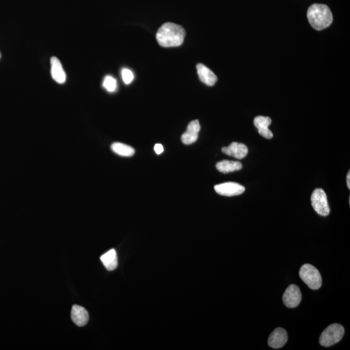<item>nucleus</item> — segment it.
<instances>
[{"mask_svg": "<svg viewBox=\"0 0 350 350\" xmlns=\"http://www.w3.org/2000/svg\"><path fill=\"white\" fill-rule=\"evenodd\" d=\"M216 191L221 195L232 196L241 195L245 191V187L236 182H225L216 185Z\"/></svg>", "mask_w": 350, "mask_h": 350, "instance_id": "obj_7", "label": "nucleus"}, {"mask_svg": "<svg viewBox=\"0 0 350 350\" xmlns=\"http://www.w3.org/2000/svg\"><path fill=\"white\" fill-rule=\"evenodd\" d=\"M300 277L305 284L313 290H317L322 286L321 274L315 266L310 264H305L300 268Z\"/></svg>", "mask_w": 350, "mask_h": 350, "instance_id": "obj_3", "label": "nucleus"}, {"mask_svg": "<svg viewBox=\"0 0 350 350\" xmlns=\"http://www.w3.org/2000/svg\"><path fill=\"white\" fill-rule=\"evenodd\" d=\"M200 130L199 121L194 120L190 122L187 126V130L182 134L181 139L182 143L186 145L195 143L197 140L198 133Z\"/></svg>", "mask_w": 350, "mask_h": 350, "instance_id": "obj_9", "label": "nucleus"}, {"mask_svg": "<svg viewBox=\"0 0 350 350\" xmlns=\"http://www.w3.org/2000/svg\"><path fill=\"white\" fill-rule=\"evenodd\" d=\"M51 73L53 80L59 84H64L66 80V75L60 61L55 56L51 58Z\"/></svg>", "mask_w": 350, "mask_h": 350, "instance_id": "obj_12", "label": "nucleus"}, {"mask_svg": "<svg viewBox=\"0 0 350 350\" xmlns=\"http://www.w3.org/2000/svg\"><path fill=\"white\" fill-rule=\"evenodd\" d=\"M288 340V335L287 331L285 329L278 327L274 329V331L270 334L268 338V344L272 348H281L285 345Z\"/></svg>", "mask_w": 350, "mask_h": 350, "instance_id": "obj_8", "label": "nucleus"}, {"mask_svg": "<svg viewBox=\"0 0 350 350\" xmlns=\"http://www.w3.org/2000/svg\"><path fill=\"white\" fill-rule=\"evenodd\" d=\"M311 204L318 215L326 217L330 212L327 195L322 189H316L311 197Z\"/></svg>", "mask_w": 350, "mask_h": 350, "instance_id": "obj_5", "label": "nucleus"}, {"mask_svg": "<svg viewBox=\"0 0 350 350\" xmlns=\"http://www.w3.org/2000/svg\"><path fill=\"white\" fill-rule=\"evenodd\" d=\"M72 319L77 326H85L89 322V315L84 308L78 305H74L72 309Z\"/></svg>", "mask_w": 350, "mask_h": 350, "instance_id": "obj_14", "label": "nucleus"}, {"mask_svg": "<svg viewBox=\"0 0 350 350\" xmlns=\"http://www.w3.org/2000/svg\"><path fill=\"white\" fill-rule=\"evenodd\" d=\"M113 152L121 157H130L134 155V149L126 144L119 143H114L111 146Z\"/></svg>", "mask_w": 350, "mask_h": 350, "instance_id": "obj_17", "label": "nucleus"}, {"mask_svg": "<svg viewBox=\"0 0 350 350\" xmlns=\"http://www.w3.org/2000/svg\"><path fill=\"white\" fill-rule=\"evenodd\" d=\"M223 153L237 159H243L247 155L248 150L245 144L233 142L229 147L222 149Z\"/></svg>", "mask_w": 350, "mask_h": 350, "instance_id": "obj_10", "label": "nucleus"}, {"mask_svg": "<svg viewBox=\"0 0 350 350\" xmlns=\"http://www.w3.org/2000/svg\"><path fill=\"white\" fill-rule=\"evenodd\" d=\"M346 180L347 187L350 189V171L347 173Z\"/></svg>", "mask_w": 350, "mask_h": 350, "instance_id": "obj_21", "label": "nucleus"}, {"mask_svg": "<svg viewBox=\"0 0 350 350\" xmlns=\"http://www.w3.org/2000/svg\"><path fill=\"white\" fill-rule=\"evenodd\" d=\"M308 19L311 26L317 31L328 28L333 20V15L328 6L318 4L309 7Z\"/></svg>", "mask_w": 350, "mask_h": 350, "instance_id": "obj_2", "label": "nucleus"}, {"mask_svg": "<svg viewBox=\"0 0 350 350\" xmlns=\"http://www.w3.org/2000/svg\"><path fill=\"white\" fill-rule=\"evenodd\" d=\"M101 261L108 270L112 271L116 269L118 264L116 250L111 249L106 252L101 256Z\"/></svg>", "mask_w": 350, "mask_h": 350, "instance_id": "obj_15", "label": "nucleus"}, {"mask_svg": "<svg viewBox=\"0 0 350 350\" xmlns=\"http://www.w3.org/2000/svg\"><path fill=\"white\" fill-rule=\"evenodd\" d=\"M344 329L338 324L330 325L322 332L320 337V344L324 347H329L336 344L342 339Z\"/></svg>", "mask_w": 350, "mask_h": 350, "instance_id": "obj_4", "label": "nucleus"}, {"mask_svg": "<svg viewBox=\"0 0 350 350\" xmlns=\"http://www.w3.org/2000/svg\"><path fill=\"white\" fill-rule=\"evenodd\" d=\"M196 69H197L198 75L200 81L205 85L212 87L216 84L218 81V78L208 67L204 64H198L196 65Z\"/></svg>", "mask_w": 350, "mask_h": 350, "instance_id": "obj_13", "label": "nucleus"}, {"mask_svg": "<svg viewBox=\"0 0 350 350\" xmlns=\"http://www.w3.org/2000/svg\"><path fill=\"white\" fill-rule=\"evenodd\" d=\"M154 150L155 151L156 153H157V155L162 154V153L164 152L163 146H162V144H156V145L155 146Z\"/></svg>", "mask_w": 350, "mask_h": 350, "instance_id": "obj_20", "label": "nucleus"}, {"mask_svg": "<svg viewBox=\"0 0 350 350\" xmlns=\"http://www.w3.org/2000/svg\"><path fill=\"white\" fill-rule=\"evenodd\" d=\"M272 120L269 117L257 116L254 119V124L257 128L259 134L266 139H271L273 137L272 132L268 128Z\"/></svg>", "mask_w": 350, "mask_h": 350, "instance_id": "obj_11", "label": "nucleus"}, {"mask_svg": "<svg viewBox=\"0 0 350 350\" xmlns=\"http://www.w3.org/2000/svg\"><path fill=\"white\" fill-rule=\"evenodd\" d=\"M121 76L123 82L126 85H129L134 78V74L132 73V72L126 68L122 69Z\"/></svg>", "mask_w": 350, "mask_h": 350, "instance_id": "obj_19", "label": "nucleus"}, {"mask_svg": "<svg viewBox=\"0 0 350 350\" xmlns=\"http://www.w3.org/2000/svg\"><path fill=\"white\" fill-rule=\"evenodd\" d=\"M185 36L186 31L181 26L168 22L159 28L157 33V40L162 47H177L182 44Z\"/></svg>", "mask_w": 350, "mask_h": 350, "instance_id": "obj_1", "label": "nucleus"}, {"mask_svg": "<svg viewBox=\"0 0 350 350\" xmlns=\"http://www.w3.org/2000/svg\"><path fill=\"white\" fill-rule=\"evenodd\" d=\"M0 58H1V53H0Z\"/></svg>", "mask_w": 350, "mask_h": 350, "instance_id": "obj_22", "label": "nucleus"}, {"mask_svg": "<svg viewBox=\"0 0 350 350\" xmlns=\"http://www.w3.org/2000/svg\"><path fill=\"white\" fill-rule=\"evenodd\" d=\"M302 293L299 287L291 285L287 289L283 295L284 304L289 308H297L301 302Z\"/></svg>", "mask_w": 350, "mask_h": 350, "instance_id": "obj_6", "label": "nucleus"}, {"mask_svg": "<svg viewBox=\"0 0 350 350\" xmlns=\"http://www.w3.org/2000/svg\"><path fill=\"white\" fill-rule=\"evenodd\" d=\"M103 86L108 92H114L117 90V81L113 77L108 76L105 77Z\"/></svg>", "mask_w": 350, "mask_h": 350, "instance_id": "obj_18", "label": "nucleus"}, {"mask_svg": "<svg viewBox=\"0 0 350 350\" xmlns=\"http://www.w3.org/2000/svg\"><path fill=\"white\" fill-rule=\"evenodd\" d=\"M242 167V164L239 162L229 161V160H223V161L218 162L216 165L218 170L223 173H229L241 170Z\"/></svg>", "mask_w": 350, "mask_h": 350, "instance_id": "obj_16", "label": "nucleus"}]
</instances>
